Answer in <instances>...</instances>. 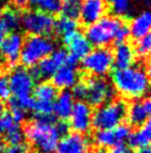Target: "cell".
<instances>
[{"label": "cell", "mask_w": 151, "mask_h": 153, "mask_svg": "<svg viewBox=\"0 0 151 153\" xmlns=\"http://www.w3.org/2000/svg\"><path fill=\"white\" fill-rule=\"evenodd\" d=\"M23 136L37 153H55L60 134L52 115H36L23 128Z\"/></svg>", "instance_id": "obj_1"}, {"label": "cell", "mask_w": 151, "mask_h": 153, "mask_svg": "<svg viewBox=\"0 0 151 153\" xmlns=\"http://www.w3.org/2000/svg\"><path fill=\"white\" fill-rule=\"evenodd\" d=\"M113 88L121 96L138 100L146 96L150 89V79L140 66L116 69L111 75Z\"/></svg>", "instance_id": "obj_2"}, {"label": "cell", "mask_w": 151, "mask_h": 153, "mask_svg": "<svg viewBox=\"0 0 151 153\" xmlns=\"http://www.w3.org/2000/svg\"><path fill=\"white\" fill-rule=\"evenodd\" d=\"M123 25L120 18L114 16H103L98 22L89 25L86 29V37L91 46L107 47L116 39L119 28Z\"/></svg>", "instance_id": "obj_3"}, {"label": "cell", "mask_w": 151, "mask_h": 153, "mask_svg": "<svg viewBox=\"0 0 151 153\" xmlns=\"http://www.w3.org/2000/svg\"><path fill=\"white\" fill-rule=\"evenodd\" d=\"M56 49L55 42L49 36L30 35L23 40L20 60L27 67H32Z\"/></svg>", "instance_id": "obj_4"}, {"label": "cell", "mask_w": 151, "mask_h": 153, "mask_svg": "<svg viewBox=\"0 0 151 153\" xmlns=\"http://www.w3.org/2000/svg\"><path fill=\"white\" fill-rule=\"evenodd\" d=\"M127 104L122 100H112L98 106L92 113V126L97 130L116 128L126 119Z\"/></svg>", "instance_id": "obj_5"}, {"label": "cell", "mask_w": 151, "mask_h": 153, "mask_svg": "<svg viewBox=\"0 0 151 153\" xmlns=\"http://www.w3.org/2000/svg\"><path fill=\"white\" fill-rule=\"evenodd\" d=\"M81 67L86 73L96 77L108 75L113 67L112 51L107 47L91 49L88 55L81 59Z\"/></svg>", "instance_id": "obj_6"}, {"label": "cell", "mask_w": 151, "mask_h": 153, "mask_svg": "<svg viewBox=\"0 0 151 153\" xmlns=\"http://www.w3.org/2000/svg\"><path fill=\"white\" fill-rule=\"evenodd\" d=\"M21 26L26 33L37 36H49L54 31L55 19L40 10H30L22 15Z\"/></svg>", "instance_id": "obj_7"}, {"label": "cell", "mask_w": 151, "mask_h": 153, "mask_svg": "<svg viewBox=\"0 0 151 153\" xmlns=\"http://www.w3.org/2000/svg\"><path fill=\"white\" fill-rule=\"evenodd\" d=\"M87 103L90 106L98 107L110 102L114 98L116 89L113 88L112 84L108 82L103 77H91L89 78L87 83Z\"/></svg>", "instance_id": "obj_8"}, {"label": "cell", "mask_w": 151, "mask_h": 153, "mask_svg": "<svg viewBox=\"0 0 151 153\" xmlns=\"http://www.w3.org/2000/svg\"><path fill=\"white\" fill-rule=\"evenodd\" d=\"M67 51L62 48H58L51 53L49 56L41 59L37 65L31 67L29 72L34 79H40V78H49L52 77L59 68L66 64L67 59Z\"/></svg>", "instance_id": "obj_9"}, {"label": "cell", "mask_w": 151, "mask_h": 153, "mask_svg": "<svg viewBox=\"0 0 151 153\" xmlns=\"http://www.w3.org/2000/svg\"><path fill=\"white\" fill-rule=\"evenodd\" d=\"M23 40V36L17 31L9 33L4 37L0 44V57L8 67H15L19 62Z\"/></svg>", "instance_id": "obj_10"}, {"label": "cell", "mask_w": 151, "mask_h": 153, "mask_svg": "<svg viewBox=\"0 0 151 153\" xmlns=\"http://www.w3.org/2000/svg\"><path fill=\"white\" fill-rule=\"evenodd\" d=\"M69 119V128L77 133L86 134L92 128V108L88 103L78 101L73 104Z\"/></svg>", "instance_id": "obj_11"}, {"label": "cell", "mask_w": 151, "mask_h": 153, "mask_svg": "<svg viewBox=\"0 0 151 153\" xmlns=\"http://www.w3.org/2000/svg\"><path fill=\"white\" fill-rule=\"evenodd\" d=\"M130 126L127 124H119L116 128L108 130H98L95 134V143L99 148H113L116 145L123 144L130 136Z\"/></svg>", "instance_id": "obj_12"}, {"label": "cell", "mask_w": 151, "mask_h": 153, "mask_svg": "<svg viewBox=\"0 0 151 153\" xmlns=\"http://www.w3.org/2000/svg\"><path fill=\"white\" fill-rule=\"evenodd\" d=\"M10 92L13 97L29 95L34 87V79L29 71L23 67H15L8 77Z\"/></svg>", "instance_id": "obj_13"}, {"label": "cell", "mask_w": 151, "mask_h": 153, "mask_svg": "<svg viewBox=\"0 0 151 153\" xmlns=\"http://www.w3.org/2000/svg\"><path fill=\"white\" fill-rule=\"evenodd\" d=\"M91 141L86 134L72 132L59 140L55 153H90Z\"/></svg>", "instance_id": "obj_14"}, {"label": "cell", "mask_w": 151, "mask_h": 153, "mask_svg": "<svg viewBox=\"0 0 151 153\" xmlns=\"http://www.w3.org/2000/svg\"><path fill=\"white\" fill-rule=\"evenodd\" d=\"M62 42L67 46L69 55L73 56L78 60L82 59L91 51V44L89 43L86 35L78 30L68 33L62 36Z\"/></svg>", "instance_id": "obj_15"}, {"label": "cell", "mask_w": 151, "mask_h": 153, "mask_svg": "<svg viewBox=\"0 0 151 153\" xmlns=\"http://www.w3.org/2000/svg\"><path fill=\"white\" fill-rule=\"evenodd\" d=\"M108 4L105 0H82L80 6V15L82 24L91 25L98 22L107 13Z\"/></svg>", "instance_id": "obj_16"}, {"label": "cell", "mask_w": 151, "mask_h": 153, "mask_svg": "<svg viewBox=\"0 0 151 153\" xmlns=\"http://www.w3.org/2000/svg\"><path fill=\"white\" fill-rule=\"evenodd\" d=\"M52 84L57 89L68 91L78 83V72L76 67L63 65L52 75Z\"/></svg>", "instance_id": "obj_17"}, {"label": "cell", "mask_w": 151, "mask_h": 153, "mask_svg": "<svg viewBox=\"0 0 151 153\" xmlns=\"http://www.w3.org/2000/svg\"><path fill=\"white\" fill-rule=\"evenodd\" d=\"M113 56V66L117 69L131 67L136 62V51L130 44L121 43L117 44L112 53Z\"/></svg>", "instance_id": "obj_18"}, {"label": "cell", "mask_w": 151, "mask_h": 153, "mask_svg": "<svg viewBox=\"0 0 151 153\" xmlns=\"http://www.w3.org/2000/svg\"><path fill=\"white\" fill-rule=\"evenodd\" d=\"M129 31L134 39H140L151 31V10H143L134 16L130 22Z\"/></svg>", "instance_id": "obj_19"}, {"label": "cell", "mask_w": 151, "mask_h": 153, "mask_svg": "<svg viewBox=\"0 0 151 153\" xmlns=\"http://www.w3.org/2000/svg\"><path fill=\"white\" fill-rule=\"evenodd\" d=\"M75 104V98L71 92L69 91H61V93L57 94V97L54 101V111L52 113L60 119L61 121L69 119L70 113Z\"/></svg>", "instance_id": "obj_20"}, {"label": "cell", "mask_w": 151, "mask_h": 153, "mask_svg": "<svg viewBox=\"0 0 151 153\" xmlns=\"http://www.w3.org/2000/svg\"><path fill=\"white\" fill-rule=\"evenodd\" d=\"M128 141L132 149L149 148V145H151V117L140 125L138 130L130 133Z\"/></svg>", "instance_id": "obj_21"}, {"label": "cell", "mask_w": 151, "mask_h": 153, "mask_svg": "<svg viewBox=\"0 0 151 153\" xmlns=\"http://www.w3.org/2000/svg\"><path fill=\"white\" fill-rule=\"evenodd\" d=\"M148 112L143 105V102L134 101L131 103L129 107H127V114L128 121L133 126H140L148 120Z\"/></svg>", "instance_id": "obj_22"}, {"label": "cell", "mask_w": 151, "mask_h": 153, "mask_svg": "<svg viewBox=\"0 0 151 153\" xmlns=\"http://www.w3.org/2000/svg\"><path fill=\"white\" fill-rule=\"evenodd\" d=\"M34 98L37 102H48L54 103L55 98L57 97V88L52 83L49 82H41L36 87H34Z\"/></svg>", "instance_id": "obj_23"}, {"label": "cell", "mask_w": 151, "mask_h": 153, "mask_svg": "<svg viewBox=\"0 0 151 153\" xmlns=\"http://www.w3.org/2000/svg\"><path fill=\"white\" fill-rule=\"evenodd\" d=\"M0 22H1L6 31L12 33L20 27L21 16L17 9L4 8L0 13Z\"/></svg>", "instance_id": "obj_24"}, {"label": "cell", "mask_w": 151, "mask_h": 153, "mask_svg": "<svg viewBox=\"0 0 151 153\" xmlns=\"http://www.w3.org/2000/svg\"><path fill=\"white\" fill-rule=\"evenodd\" d=\"M78 28V22L76 19L72 18H68L65 16H61L55 20V26H54V30L58 36H65L68 33L75 31Z\"/></svg>", "instance_id": "obj_25"}, {"label": "cell", "mask_w": 151, "mask_h": 153, "mask_svg": "<svg viewBox=\"0 0 151 153\" xmlns=\"http://www.w3.org/2000/svg\"><path fill=\"white\" fill-rule=\"evenodd\" d=\"M81 1L82 0H62V8H61L62 16L72 19L79 18Z\"/></svg>", "instance_id": "obj_26"}, {"label": "cell", "mask_w": 151, "mask_h": 153, "mask_svg": "<svg viewBox=\"0 0 151 153\" xmlns=\"http://www.w3.org/2000/svg\"><path fill=\"white\" fill-rule=\"evenodd\" d=\"M117 16H127L130 13V0H105Z\"/></svg>", "instance_id": "obj_27"}, {"label": "cell", "mask_w": 151, "mask_h": 153, "mask_svg": "<svg viewBox=\"0 0 151 153\" xmlns=\"http://www.w3.org/2000/svg\"><path fill=\"white\" fill-rule=\"evenodd\" d=\"M38 7L40 9V11L52 16L61 11L62 0H40Z\"/></svg>", "instance_id": "obj_28"}, {"label": "cell", "mask_w": 151, "mask_h": 153, "mask_svg": "<svg viewBox=\"0 0 151 153\" xmlns=\"http://www.w3.org/2000/svg\"><path fill=\"white\" fill-rule=\"evenodd\" d=\"M134 51L136 55L140 57H147L151 55V31L146 36H143L142 38L138 39Z\"/></svg>", "instance_id": "obj_29"}, {"label": "cell", "mask_w": 151, "mask_h": 153, "mask_svg": "<svg viewBox=\"0 0 151 153\" xmlns=\"http://www.w3.org/2000/svg\"><path fill=\"white\" fill-rule=\"evenodd\" d=\"M4 141L9 145L22 144L23 141V132L20 128L19 124H16L12 128H10L6 134H4Z\"/></svg>", "instance_id": "obj_30"}, {"label": "cell", "mask_w": 151, "mask_h": 153, "mask_svg": "<svg viewBox=\"0 0 151 153\" xmlns=\"http://www.w3.org/2000/svg\"><path fill=\"white\" fill-rule=\"evenodd\" d=\"M13 101V103L18 105L19 107H21L22 110L27 111H34V96H31V94L29 95H22V96H18V97L11 98Z\"/></svg>", "instance_id": "obj_31"}, {"label": "cell", "mask_w": 151, "mask_h": 153, "mask_svg": "<svg viewBox=\"0 0 151 153\" xmlns=\"http://www.w3.org/2000/svg\"><path fill=\"white\" fill-rule=\"evenodd\" d=\"M16 124L18 123L13 121L10 113H1L0 114V135H4Z\"/></svg>", "instance_id": "obj_32"}, {"label": "cell", "mask_w": 151, "mask_h": 153, "mask_svg": "<svg viewBox=\"0 0 151 153\" xmlns=\"http://www.w3.org/2000/svg\"><path fill=\"white\" fill-rule=\"evenodd\" d=\"M9 107H10V115L13 119V121L16 123H21L22 121L26 120V111L22 110L21 107H19L18 105H16L13 103L12 100L9 101Z\"/></svg>", "instance_id": "obj_33"}, {"label": "cell", "mask_w": 151, "mask_h": 153, "mask_svg": "<svg viewBox=\"0 0 151 153\" xmlns=\"http://www.w3.org/2000/svg\"><path fill=\"white\" fill-rule=\"evenodd\" d=\"M72 96L73 98H77L78 101H84L87 96V85L84 82H79L72 87Z\"/></svg>", "instance_id": "obj_34"}, {"label": "cell", "mask_w": 151, "mask_h": 153, "mask_svg": "<svg viewBox=\"0 0 151 153\" xmlns=\"http://www.w3.org/2000/svg\"><path fill=\"white\" fill-rule=\"evenodd\" d=\"M11 95L7 76H0V101L8 100Z\"/></svg>", "instance_id": "obj_35"}, {"label": "cell", "mask_w": 151, "mask_h": 153, "mask_svg": "<svg viewBox=\"0 0 151 153\" xmlns=\"http://www.w3.org/2000/svg\"><path fill=\"white\" fill-rule=\"evenodd\" d=\"M130 36V31H129V27L123 22V25L119 28V30L117 31V35H116V39L114 42L117 44H121V43H126V40L128 39V37Z\"/></svg>", "instance_id": "obj_36"}, {"label": "cell", "mask_w": 151, "mask_h": 153, "mask_svg": "<svg viewBox=\"0 0 151 153\" xmlns=\"http://www.w3.org/2000/svg\"><path fill=\"white\" fill-rule=\"evenodd\" d=\"M1 153H27V146L22 144L8 145L6 149L2 150Z\"/></svg>", "instance_id": "obj_37"}, {"label": "cell", "mask_w": 151, "mask_h": 153, "mask_svg": "<svg viewBox=\"0 0 151 153\" xmlns=\"http://www.w3.org/2000/svg\"><path fill=\"white\" fill-rule=\"evenodd\" d=\"M56 128H57V131L59 132V134L61 136L68 133V131H69V125L65 121H60L58 123H56Z\"/></svg>", "instance_id": "obj_38"}, {"label": "cell", "mask_w": 151, "mask_h": 153, "mask_svg": "<svg viewBox=\"0 0 151 153\" xmlns=\"http://www.w3.org/2000/svg\"><path fill=\"white\" fill-rule=\"evenodd\" d=\"M12 6L15 7V9L17 10H22L26 9L29 4H28V0H10Z\"/></svg>", "instance_id": "obj_39"}, {"label": "cell", "mask_w": 151, "mask_h": 153, "mask_svg": "<svg viewBox=\"0 0 151 153\" xmlns=\"http://www.w3.org/2000/svg\"><path fill=\"white\" fill-rule=\"evenodd\" d=\"M108 153H129V150L127 149L123 144H119L111 148V150Z\"/></svg>", "instance_id": "obj_40"}, {"label": "cell", "mask_w": 151, "mask_h": 153, "mask_svg": "<svg viewBox=\"0 0 151 153\" xmlns=\"http://www.w3.org/2000/svg\"><path fill=\"white\" fill-rule=\"evenodd\" d=\"M143 105H144V107H146L148 114L151 115V96H149V97L143 102Z\"/></svg>", "instance_id": "obj_41"}, {"label": "cell", "mask_w": 151, "mask_h": 153, "mask_svg": "<svg viewBox=\"0 0 151 153\" xmlns=\"http://www.w3.org/2000/svg\"><path fill=\"white\" fill-rule=\"evenodd\" d=\"M146 74L149 77V79H151V55L149 57V59L147 62V66H146Z\"/></svg>", "instance_id": "obj_42"}, {"label": "cell", "mask_w": 151, "mask_h": 153, "mask_svg": "<svg viewBox=\"0 0 151 153\" xmlns=\"http://www.w3.org/2000/svg\"><path fill=\"white\" fill-rule=\"evenodd\" d=\"M6 30H4V26H2V24H1V22H0V44H1V42H2V39H4V37L6 36Z\"/></svg>", "instance_id": "obj_43"}, {"label": "cell", "mask_w": 151, "mask_h": 153, "mask_svg": "<svg viewBox=\"0 0 151 153\" xmlns=\"http://www.w3.org/2000/svg\"><path fill=\"white\" fill-rule=\"evenodd\" d=\"M39 2H40V0H28V4L32 6V7H36V6H38V4H39Z\"/></svg>", "instance_id": "obj_44"}, {"label": "cell", "mask_w": 151, "mask_h": 153, "mask_svg": "<svg viewBox=\"0 0 151 153\" xmlns=\"http://www.w3.org/2000/svg\"><path fill=\"white\" fill-rule=\"evenodd\" d=\"M139 153H151V149L150 148H144V149L140 150Z\"/></svg>", "instance_id": "obj_45"}, {"label": "cell", "mask_w": 151, "mask_h": 153, "mask_svg": "<svg viewBox=\"0 0 151 153\" xmlns=\"http://www.w3.org/2000/svg\"><path fill=\"white\" fill-rule=\"evenodd\" d=\"M4 103L0 101V114L1 113H4Z\"/></svg>", "instance_id": "obj_46"}, {"label": "cell", "mask_w": 151, "mask_h": 153, "mask_svg": "<svg viewBox=\"0 0 151 153\" xmlns=\"http://www.w3.org/2000/svg\"><path fill=\"white\" fill-rule=\"evenodd\" d=\"M2 150H4V143H2V141L0 140V153L2 152Z\"/></svg>", "instance_id": "obj_47"}, {"label": "cell", "mask_w": 151, "mask_h": 153, "mask_svg": "<svg viewBox=\"0 0 151 153\" xmlns=\"http://www.w3.org/2000/svg\"><path fill=\"white\" fill-rule=\"evenodd\" d=\"M96 153H105V152H103V151H102V150H99V151H97Z\"/></svg>", "instance_id": "obj_48"}, {"label": "cell", "mask_w": 151, "mask_h": 153, "mask_svg": "<svg viewBox=\"0 0 151 153\" xmlns=\"http://www.w3.org/2000/svg\"><path fill=\"white\" fill-rule=\"evenodd\" d=\"M1 4H2V0H0V6H1Z\"/></svg>", "instance_id": "obj_49"}, {"label": "cell", "mask_w": 151, "mask_h": 153, "mask_svg": "<svg viewBox=\"0 0 151 153\" xmlns=\"http://www.w3.org/2000/svg\"><path fill=\"white\" fill-rule=\"evenodd\" d=\"M0 74H1V66H0Z\"/></svg>", "instance_id": "obj_50"}, {"label": "cell", "mask_w": 151, "mask_h": 153, "mask_svg": "<svg viewBox=\"0 0 151 153\" xmlns=\"http://www.w3.org/2000/svg\"><path fill=\"white\" fill-rule=\"evenodd\" d=\"M129 153H133V152H130V151H129Z\"/></svg>", "instance_id": "obj_51"}]
</instances>
